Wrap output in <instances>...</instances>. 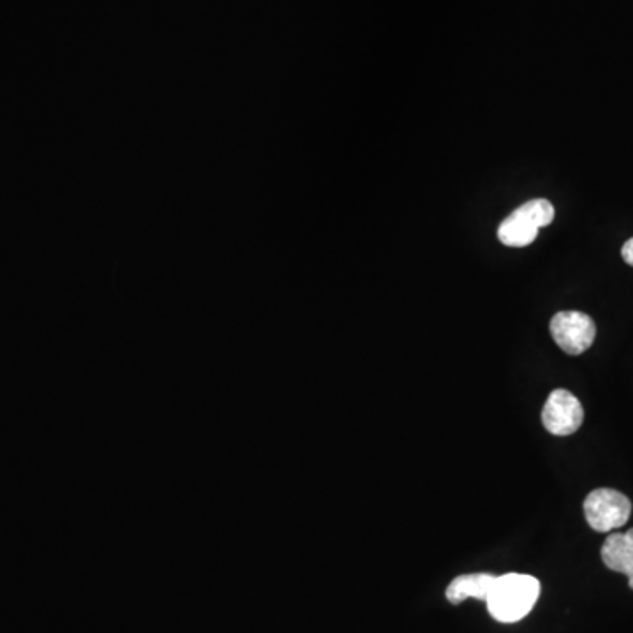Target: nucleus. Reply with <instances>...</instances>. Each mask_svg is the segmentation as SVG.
Returning a JSON list of instances; mask_svg holds the SVG:
<instances>
[{"instance_id":"nucleus-5","label":"nucleus","mask_w":633,"mask_h":633,"mask_svg":"<svg viewBox=\"0 0 633 633\" xmlns=\"http://www.w3.org/2000/svg\"><path fill=\"white\" fill-rule=\"evenodd\" d=\"M584 410L581 401L574 394L565 389H556L549 394L544 410L542 422L551 435L568 437L583 426Z\"/></svg>"},{"instance_id":"nucleus-4","label":"nucleus","mask_w":633,"mask_h":633,"mask_svg":"<svg viewBox=\"0 0 633 633\" xmlns=\"http://www.w3.org/2000/svg\"><path fill=\"white\" fill-rule=\"evenodd\" d=\"M551 335L563 352L570 356H579L595 342L597 326L586 313L560 312L551 321Z\"/></svg>"},{"instance_id":"nucleus-1","label":"nucleus","mask_w":633,"mask_h":633,"mask_svg":"<svg viewBox=\"0 0 633 633\" xmlns=\"http://www.w3.org/2000/svg\"><path fill=\"white\" fill-rule=\"evenodd\" d=\"M540 597V583L526 574H505L496 577L489 591L488 611L500 623H517L526 618Z\"/></svg>"},{"instance_id":"nucleus-6","label":"nucleus","mask_w":633,"mask_h":633,"mask_svg":"<svg viewBox=\"0 0 633 633\" xmlns=\"http://www.w3.org/2000/svg\"><path fill=\"white\" fill-rule=\"evenodd\" d=\"M602 560L612 572L628 575V584L633 590V528L607 537L602 547Z\"/></svg>"},{"instance_id":"nucleus-8","label":"nucleus","mask_w":633,"mask_h":633,"mask_svg":"<svg viewBox=\"0 0 633 633\" xmlns=\"http://www.w3.org/2000/svg\"><path fill=\"white\" fill-rule=\"evenodd\" d=\"M621 255H623L626 264L633 266V238H630V240L626 241L625 245H623Z\"/></svg>"},{"instance_id":"nucleus-3","label":"nucleus","mask_w":633,"mask_h":633,"mask_svg":"<svg viewBox=\"0 0 633 633\" xmlns=\"http://www.w3.org/2000/svg\"><path fill=\"white\" fill-rule=\"evenodd\" d=\"M632 503L614 489H595L584 500V516L595 532L609 533L628 523Z\"/></svg>"},{"instance_id":"nucleus-7","label":"nucleus","mask_w":633,"mask_h":633,"mask_svg":"<svg viewBox=\"0 0 633 633\" xmlns=\"http://www.w3.org/2000/svg\"><path fill=\"white\" fill-rule=\"evenodd\" d=\"M495 581L496 575L493 574L459 575L447 586L445 597L454 605L461 604L468 598H477L486 602Z\"/></svg>"},{"instance_id":"nucleus-2","label":"nucleus","mask_w":633,"mask_h":633,"mask_svg":"<svg viewBox=\"0 0 633 633\" xmlns=\"http://www.w3.org/2000/svg\"><path fill=\"white\" fill-rule=\"evenodd\" d=\"M554 220V206L547 199H533L512 211L498 227V240L512 248L528 247L539 236V229Z\"/></svg>"}]
</instances>
